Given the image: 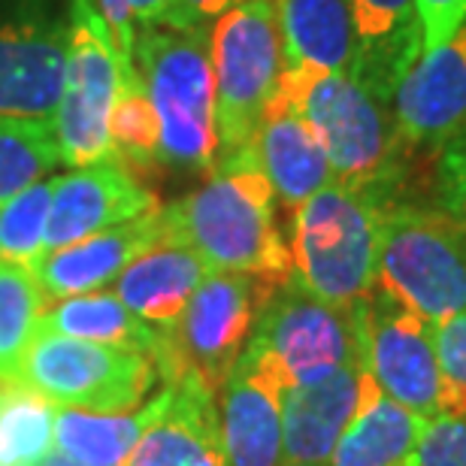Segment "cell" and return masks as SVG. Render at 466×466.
I'll list each match as a JSON object with an SVG mask.
<instances>
[{
  "mask_svg": "<svg viewBox=\"0 0 466 466\" xmlns=\"http://www.w3.org/2000/svg\"><path fill=\"white\" fill-rule=\"evenodd\" d=\"M161 212L167 239L198 251L209 269L242 273L264 285L294 276L291 248L276 221V194L248 148L218 161L198 191Z\"/></svg>",
  "mask_w": 466,
  "mask_h": 466,
  "instance_id": "6da1fadb",
  "label": "cell"
},
{
  "mask_svg": "<svg viewBox=\"0 0 466 466\" xmlns=\"http://www.w3.org/2000/svg\"><path fill=\"white\" fill-rule=\"evenodd\" d=\"M276 95L319 137L333 182L394 200L409 148L397 130L390 100L354 73L319 70H282Z\"/></svg>",
  "mask_w": 466,
  "mask_h": 466,
  "instance_id": "7a4b0ae2",
  "label": "cell"
},
{
  "mask_svg": "<svg viewBox=\"0 0 466 466\" xmlns=\"http://www.w3.org/2000/svg\"><path fill=\"white\" fill-rule=\"evenodd\" d=\"M134 67L161 127L157 164L185 173L216 170L218 121L209 31H173L167 25L137 27Z\"/></svg>",
  "mask_w": 466,
  "mask_h": 466,
  "instance_id": "3957f363",
  "label": "cell"
},
{
  "mask_svg": "<svg viewBox=\"0 0 466 466\" xmlns=\"http://www.w3.org/2000/svg\"><path fill=\"white\" fill-rule=\"evenodd\" d=\"M394 200L330 182L291 212V267L306 291L333 306L363 303L376 288L381 218Z\"/></svg>",
  "mask_w": 466,
  "mask_h": 466,
  "instance_id": "277c9868",
  "label": "cell"
},
{
  "mask_svg": "<svg viewBox=\"0 0 466 466\" xmlns=\"http://www.w3.org/2000/svg\"><path fill=\"white\" fill-rule=\"evenodd\" d=\"M372 291L424 324L466 312V233L442 207L394 200L381 218Z\"/></svg>",
  "mask_w": 466,
  "mask_h": 466,
  "instance_id": "5b68a950",
  "label": "cell"
},
{
  "mask_svg": "<svg viewBox=\"0 0 466 466\" xmlns=\"http://www.w3.org/2000/svg\"><path fill=\"white\" fill-rule=\"evenodd\" d=\"M216 79L218 161L246 152L282 79V34L276 0H248L209 27Z\"/></svg>",
  "mask_w": 466,
  "mask_h": 466,
  "instance_id": "8992f818",
  "label": "cell"
},
{
  "mask_svg": "<svg viewBox=\"0 0 466 466\" xmlns=\"http://www.w3.org/2000/svg\"><path fill=\"white\" fill-rule=\"evenodd\" d=\"M273 288L242 273L212 269L185 303L179 319L157 328V379L170 385L194 372L218 394L251 337L260 303Z\"/></svg>",
  "mask_w": 466,
  "mask_h": 466,
  "instance_id": "52a82bcc",
  "label": "cell"
},
{
  "mask_svg": "<svg viewBox=\"0 0 466 466\" xmlns=\"http://www.w3.org/2000/svg\"><path fill=\"white\" fill-rule=\"evenodd\" d=\"M13 379L61 409L134 412L155 388L157 367L139 351L36 330Z\"/></svg>",
  "mask_w": 466,
  "mask_h": 466,
  "instance_id": "ba28073f",
  "label": "cell"
},
{
  "mask_svg": "<svg viewBox=\"0 0 466 466\" xmlns=\"http://www.w3.org/2000/svg\"><path fill=\"white\" fill-rule=\"evenodd\" d=\"M246 346L276 370L285 390L309 385L363 351L360 303L333 306L291 276L260 303Z\"/></svg>",
  "mask_w": 466,
  "mask_h": 466,
  "instance_id": "9c48e42d",
  "label": "cell"
},
{
  "mask_svg": "<svg viewBox=\"0 0 466 466\" xmlns=\"http://www.w3.org/2000/svg\"><path fill=\"white\" fill-rule=\"evenodd\" d=\"M360 319L363 360L381 394L421 421L466 418V388L442 370L431 324L379 291L360 303Z\"/></svg>",
  "mask_w": 466,
  "mask_h": 466,
  "instance_id": "30bf717a",
  "label": "cell"
},
{
  "mask_svg": "<svg viewBox=\"0 0 466 466\" xmlns=\"http://www.w3.org/2000/svg\"><path fill=\"white\" fill-rule=\"evenodd\" d=\"M121 86V58L95 0H70L67 73L55 113L58 157L67 167H88L113 155L109 116Z\"/></svg>",
  "mask_w": 466,
  "mask_h": 466,
  "instance_id": "8fae6325",
  "label": "cell"
},
{
  "mask_svg": "<svg viewBox=\"0 0 466 466\" xmlns=\"http://www.w3.org/2000/svg\"><path fill=\"white\" fill-rule=\"evenodd\" d=\"M67 40L70 0H0V116L55 125Z\"/></svg>",
  "mask_w": 466,
  "mask_h": 466,
  "instance_id": "7c38bea8",
  "label": "cell"
},
{
  "mask_svg": "<svg viewBox=\"0 0 466 466\" xmlns=\"http://www.w3.org/2000/svg\"><path fill=\"white\" fill-rule=\"evenodd\" d=\"M161 209V200L143 179L116 155L97 164L76 167L67 176H55L52 207L46 218L43 251H55L95 237L121 221Z\"/></svg>",
  "mask_w": 466,
  "mask_h": 466,
  "instance_id": "4fadbf2b",
  "label": "cell"
},
{
  "mask_svg": "<svg viewBox=\"0 0 466 466\" xmlns=\"http://www.w3.org/2000/svg\"><path fill=\"white\" fill-rule=\"evenodd\" d=\"M406 148H440L466 127V22L449 43L421 55L390 95Z\"/></svg>",
  "mask_w": 466,
  "mask_h": 466,
  "instance_id": "5bb4252c",
  "label": "cell"
},
{
  "mask_svg": "<svg viewBox=\"0 0 466 466\" xmlns=\"http://www.w3.org/2000/svg\"><path fill=\"white\" fill-rule=\"evenodd\" d=\"M282 381L255 349H242L218 390V424L228 466H282Z\"/></svg>",
  "mask_w": 466,
  "mask_h": 466,
  "instance_id": "9a60e30c",
  "label": "cell"
},
{
  "mask_svg": "<svg viewBox=\"0 0 466 466\" xmlns=\"http://www.w3.org/2000/svg\"><path fill=\"white\" fill-rule=\"evenodd\" d=\"M161 239H167V225L164 212L157 209L148 216L121 221V225L73 242V246L43 251L27 269L40 288L43 300L58 303L67 297L100 291Z\"/></svg>",
  "mask_w": 466,
  "mask_h": 466,
  "instance_id": "2e32d148",
  "label": "cell"
},
{
  "mask_svg": "<svg viewBox=\"0 0 466 466\" xmlns=\"http://www.w3.org/2000/svg\"><path fill=\"white\" fill-rule=\"evenodd\" d=\"M370 370L358 358L346 360L330 376L282 394V451L285 463H324L328 466L339 436L354 421L367 390Z\"/></svg>",
  "mask_w": 466,
  "mask_h": 466,
  "instance_id": "e0dca14e",
  "label": "cell"
},
{
  "mask_svg": "<svg viewBox=\"0 0 466 466\" xmlns=\"http://www.w3.org/2000/svg\"><path fill=\"white\" fill-rule=\"evenodd\" d=\"M164 388L167 406L139 436L125 466H228L216 390L194 372Z\"/></svg>",
  "mask_w": 466,
  "mask_h": 466,
  "instance_id": "ac0fdd59",
  "label": "cell"
},
{
  "mask_svg": "<svg viewBox=\"0 0 466 466\" xmlns=\"http://www.w3.org/2000/svg\"><path fill=\"white\" fill-rule=\"evenodd\" d=\"M248 152L264 170L269 188L285 209H297L333 182L328 155L306 118L282 97H273Z\"/></svg>",
  "mask_w": 466,
  "mask_h": 466,
  "instance_id": "d6986e66",
  "label": "cell"
},
{
  "mask_svg": "<svg viewBox=\"0 0 466 466\" xmlns=\"http://www.w3.org/2000/svg\"><path fill=\"white\" fill-rule=\"evenodd\" d=\"M351 13L358 31L354 76L390 100L400 79L424 55L415 0H351Z\"/></svg>",
  "mask_w": 466,
  "mask_h": 466,
  "instance_id": "ffe728a7",
  "label": "cell"
},
{
  "mask_svg": "<svg viewBox=\"0 0 466 466\" xmlns=\"http://www.w3.org/2000/svg\"><path fill=\"white\" fill-rule=\"evenodd\" d=\"M212 273L198 251L182 242L161 239L143 251L116 282V297L130 315L152 328H167L179 319L185 303Z\"/></svg>",
  "mask_w": 466,
  "mask_h": 466,
  "instance_id": "44dd1931",
  "label": "cell"
},
{
  "mask_svg": "<svg viewBox=\"0 0 466 466\" xmlns=\"http://www.w3.org/2000/svg\"><path fill=\"white\" fill-rule=\"evenodd\" d=\"M285 70L354 73L358 31L351 0H276Z\"/></svg>",
  "mask_w": 466,
  "mask_h": 466,
  "instance_id": "7402d4cb",
  "label": "cell"
},
{
  "mask_svg": "<svg viewBox=\"0 0 466 466\" xmlns=\"http://www.w3.org/2000/svg\"><path fill=\"white\" fill-rule=\"evenodd\" d=\"M421 427V418L381 394L370 376L358 415L339 436L328 466H403Z\"/></svg>",
  "mask_w": 466,
  "mask_h": 466,
  "instance_id": "603a6c76",
  "label": "cell"
},
{
  "mask_svg": "<svg viewBox=\"0 0 466 466\" xmlns=\"http://www.w3.org/2000/svg\"><path fill=\"white\" fill-rule=\"evenodd\" d=\"M167 406V388L134 412H79L58 409L55 415V449L82 466H125L139 436Z\"/></svg>",
  "mask_w": 466,
  "mask_h": 466,
  "instance_id": "cb8c5ba5",
  "label": "cell"
},
{
  "mask_svg": "<svg viewBox=\"0 0 466 466\" xmlns=\"http://www.w3.org/2000/svg\"><path fill=\"white\" fill-rule=\"evenodd\" d=\"M43 333H58V337L100 342V346H118L139 351L155 360L157 351V328L139 321L127 312V306L113 294H79L58 300L49 309H43L40 328Z\"/></svg>",
  "mask_w": 466,
  "mask_h": 466,
  "instance_id": "d4e9b609",
  "label": "cell"
},
{
  "mask_svg": "<svg viewBox=\"0 0 466 466\" xmlns=\"http://www.w3.org/2000/svg\"><path fill=\"white\" fill-rule=\"evenodd\" d=\"M55 409L49 400L0 379V466H40L55 449Z\"/></svg>",
  "mask_w": 466,
  "mask_h": 466,
  "instance_id": "484cf974",
  "label": "cell"
},
{
  "mask_svg": "<svg viewBox=\"0 0 466 466\" xmlns=\"http://www.w3.org/2000/svg\"><path fill=\"white\" fill-rule=\"evenodd\" d=\"M58 157L52 121L0 116V203L40 182Z\"/></svg>",
  "mask_w": 466,
  "mask_h": 466,
  "instance_id": "4316f807",
  "label": "cell"
},
{
  "mask_svg": "<svg viewBox=\"0 0 466 466\" xmlns=\"http://www.w3.org/2000/svg\"><path fill=\"white\" fill-rule=\"evenodd\" d=\"M109 146L118 161L130 170H152L157 164V146H161V127H157L155 106L148 100L137 67L121 70V86L109 116Z\"/></svg>",
  "mask_w": 466,
  "mask_h": 466,
  "instance_id": "83f0119b",
  "label": "cell"
},
{
  "mask_svg": "<svg viewBox=\"0 0 466 466\" xmlns=\"http://www.w3.org/2000/svg\"><path fill=\"white\" fill-rule=\"evenodd\" d=\"M46 300L31 269L0 260V379H13L40 328Z\"/></svg>",
  "mask_w": 466,
  "mask_h": 466,
  "instance_id": "f1b7e54d",
  "label": "cell"
},
{
  "mask_svg": "<svg viewBox=\"0 0 466 466\" xmlns=\"http://www.w3.org/2000/svg\"><path fill=\"white\" fill-rule=\"evenodd\" d=\"M55 179H40L0 203V260L31 267L43 255Z\"/></svg>",
  "mask_w": 466,
  "mask_h": 466,
  "instance_id": "f546056e",
  "label": "cell"
},
{
  "mask_svg": "<svg viewBox=\"0 0 466 466\" xmlns=\"http://www.w3.org/2000/svg\"><path fill=\"white\" fill-rule=\"evenodd\" d=\"M173 0H97V9L113 34L121 58V70L134 67V36L137 27L161 25L170 13Z\"/></svg>",
  "mask_w": 466,
  "mask_h": 466,
  "instance_id": "4dcf8cb0",
  "label": "cell"
},
{
  "mask_svg": "<svg viewBox=\"0 0 466 466\" xmlns=\"http://www.w3.org/2000/svg\"><path fill=\"white\" fill-rule=\"evenodd\" d=\"M403 466H466V418L424 421Z\"/></svg>",
  "mask_w": 466,
  "mask_h": 466,
  "instance_id": "1f68e13d",
  "label": "cell"
},
{
  "mask_svg": "<svg viewBox=\"0 0 466 466\" xmlns=\"http://www.w3.org/2000/svg\"><path fill=\"white\" fill-rule=\"evenodd\" d=\"M436 191H440V207L466 233V127L440 148Z\"/></svg>",
  "mask_w": 466,
  "mask_h": 466,
  "instance_id": "d6a6232c",
  "label": "cell"
},
{
  "mask_svg": "<svg viewBox=\"0 0 466 466\" xmlns=\"http://www.w3.org/2000/svg\"><path fill=\"white\" fill-rule=\"evenodd\" d=\"M415 13L427 55L449 43L454 31L466 22V0H415Z\"/></svg>",
  "mask_w": 466,
  "mask_h": 466,
  "instance_id": "836d02e7",
  "label": "cell"
},
{
  "mask_svg": "<svg viewBox=\"0 0 466 466\" xmlns=\"http://www.w3.org/2000/svg\"><path fill=\"white\" fill-rule=\"evenodd\" d=\"M433 349L440 354V363L449 376L466 388V312L454 315L449 321L431 324Z\"/></svg>",
  "mask_w": 466,
  "mask_h": 466,
  "instance_id": "e575fe53",
  "label": "cell"
},
{
  "mask_svg": "<svg viewBox=\"0 0 466 466\" xmlns=\"http://www.w3.org/2000/svg\"><path fill=\"white\" fill-rule=\"evenodd\" d=\"M242 4L248 0H173L161 25L173 27V31H209L221 15Z\"/></svg>",
  "mask_w": 466,
  "mask_h": 466,
  "instance_id": "d590c367",
  "label": "cell"
},
{
  "mask_svg": "<svg viewBox=\"0 0 466 466\" xmlns=\"http://www.w3.org/2000/svg\"><path fill=\"white\" fill-rule=\"evenodd\" d=\"M40 466H82V463H76V461H70V458H64V454H49Z\"/></svg>",
  "mask_w": 466,
  "mask_h": 466,
  "instance_id": "8d00e7d4",
  "label": "cell"
},
{
  "mask_svg": "<svg viewBox=\"0 0 466 466\" xmlns=\"http://www.w3.org/2000/svg\"><path fill=\"white\" fill-rule=\"evenodd\" d=\"M282 466H324V463H282Z\"/></svg>",
  "mask_w": 466,
  "mask_h": 466,
  "instance_id": "74e56055",
  "label": "cell"
}]
</instances>
